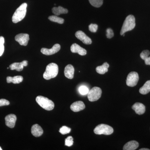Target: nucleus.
<instances>
[{
	"label": "nucleus",
	"instance_id": "obj_11",
	"mask_svg": "<svg viewBox=\"0 0 150 150\" xmlns=\"http://www.w3.org/2000/svg\"><path fill=\"white\" fill-rule=\"evenodd\" d=\"M17 120L16 115L11 114L7 115L5 117L6 124L8 127L13 128L15 126Z\"/></svg>",
	"mask_w": 150,
	"mask_h": 150
},
{
	"label": "nucleus",
	"instance_id": "obj_12",
	"mask_svg": "<svg viewBox=\"0 0 150 150\" xmlns=\"http://www.w3.org/2000/svg\"><path fill=\"white\" fill-rule=\"evenodd\" d=\"M71 51L73 53H78L81 56H85L87 54L86 50L76 43H74L72 45L71 47Z\"/></svg>",
	"mask_w": 150,
	"mask_h": 150
},
{
	"label": "nucleus",
	"instance_id": "obj_15",
	"mask_svg": "<svg viewBox=\"0 0 150 150\" xmlns=\"http://www.w3.org/2000/svg\"><path fill=\"white\" fill-rule=\"evenodd\" d=\"M133 109L138 115H142L146 111V107L144 104L140 103H136L132 106Z\"/></svg>",
	"mask_w": 150,
	"mask_h": 150
},
{
	"label": "nucleus",
	"instance_id": "obj_7",
	"mask_svg": "<svg viewBox=\"0 0 150 150\" xmlns=\"http://www.w3.org/2000/svg\"><path fill=\"white\" fill-rule=\"evenodd\" d=\"M139 80V76L136 72H131L129 74L126 79L127 85L130 87H134L138 83Z\"/></svg>",
	"mask_w": 150,
	"mask_h": 150
},
{
	"label": "nucleus",
	"instance_id": "obj_2",
	"mask_svg": "<svg viewBox=\"0 0 150 150\" xmlns=\"http://www.w3.org/2000/svg\"><path fill=\"white\" fill-rule=\"evenodd\" d=\"M59 73V67L55 63H51L46 67L43 77L46 80H50L56 77Z\"/></svg>",
	"mask_w": 150,
	"mask_h": 150
},
{
	"label": "nucleus",
	"instance_id": "obj_13",
	"mask_svg": "<svg viewBox=\"0 0 150 150\" xmlns=\"http://www.w3.org/2000/svg\"><path fill=\"white\" fill-rule=\"evenodd\" d=\"M70 108L74 112H79L84 109L85 108V105L82 101H76L71 105Z\"/></svg>",
	"mask_w": 150,
	"mask_h": 150
},
{
	"label": "nucleus",
	"instance_id": "obj_33",
	"mask_svg": "<svg viewBox=\"0 0 150 150\" xmlns=\"http://www.w3.org/2000/svg\"><path fill=\"white\" fill-rule=\"evenodd\" d=\"M145 64L147 65H150V56L147 57L144 59Z\"/></svg>",
	"mask_w": 150,
	"mask_h": 150
},
{
	"label": "nucleus",
	"instance_id": "obj_25",
	"mask_svg": "<svg viewBox=\"0 0 150 150\" xmlns=\"http://www.w3.org/2000/svg\"><path fill=\"white\" fill-rule=\"evenodd\" d=\"M89 91L88 88L85 86H82L79 88V92L82 95H86L88 94Z\"/></svg>",
	"mask_w": 150,
	"mask_h": 150
},
{
	"label": "nucleus",
	"instance_id": "obj_31",
	"mask_svg": "<svg viewBox=\"0 0 150 150\" xmlns=\"http://www.w3.org/2000/svg\"><path fill=\"white\" fill-rule=\"evenodd\" d=\"M114 36L113 30L110 28H108L106 30V36L108 38H111Z\"/></svg>",
	"mask_w": 150,
	"mask_h": 150
},
{
	"label": "nucleus",
	"instance_id": "obj_10",
	"mask_svg": "<svg viewBox=\"0 0 150 150\" xmlns=\"http://www.w3.org/2000/svg\"><path fill=\"white\" fill-rule=\"evenodd\" d=\"M61 49V46L59 44H56L53 46L51 49H48L46 48H42L41 49V53L47 56L53 55L59 52Z\"/></svg>",
	"mask_w": 150,
	"mask_h": 150
},
{
	"label": "nucleus",
	"instance_id": "obj_3",
	"mask_svg": "<svg viewBox=\"0 0 150 150\" xmlns=\"http://www.w3.org/2000/svg\"><path fill=\"white\" fill-rule=\"evenodd\" d=\"M136 26L135 18L133 15L128 16L123 22L120 34L123 35L126 32L132 30Z\"/></svg>",
	"mask_w": 150,
	"mask_h": 150
},
{
	"label": "nucleus",
	"instance_id": "obj_6",
	"mask_svg": "<svg viewBox=\"0 0 150 150\" xmlns=\"http://www.w3.org/2000/svg\"><path fill=\"white\" fill-rule=\"evenodd\" d=\"M102 94L101 89L98 87H94L89 91L88 93V98L91 102L96 101L100 98Z\"/></svg>",
	"mask_w": 150,
	"mask_h": 150
},
{
	"label": "nucleus",
	"instance_id": "obj_21",
	"mask_svg": "<svg viewBox=\"0 0 150 150\" xmlns=\"http://www.w3.org/2000/svg\"><path fill=\"white\" fill-rule=\"evenodd\" d=\"M52 13L56 16H59L61 14H66L68 13L67 9L64 8L62 6L55 7L52 9Z\"/></svg>",
	"mask_w": 150,
	"mask_h": 150
},
{
	"label": "nucleus",
	"instance_id": "obj_16",
	"mask_svg": "<svg viewBox=\"0 0 150 150\" xmlns=\"http://www.w3.org/2000/svg\"><path fill=\"white\" fill-rule=\"evenodd\" d=\"M31 132L32 135L36 137H40L43 133V129L38 124H35L32 126Z\"/></svg>",
	"mask_w": 150,
	"mask_h": 150
},
{
	"label": "nucleus",
	"instance_id": "obj_29",
	"mask_svg": "<svg viewBox=\"0 0 150 150\" xmlns=\"http://www.w3.org/2000/svg\"><path fill=\"white\" fill-rule=\"evenodd\" d=\"M149 55L150 52L149 50H144L140 54V57L144 60L146 58L149 56Z\"/></svg>",
	"mask_w": 150,
	"mask_h": 150
},
{
	"label": "nucleus",
	"instance_id": "obj_23",
	"mask_svg": "<svg viewBox=\"0 0 150 150\" xmlns=\"http://www.w3.org/2000/svg\"><path fill=\"white\" fill-rule=\"evenodd\" d=\"M48 19L51 21L57 23L59 24H63L64 21V19L59 17L56 15L51 16L48 17Z\"/></svg>",
	"mask_w": 150,
	"mask_h": 150
},
{
	"label": "nucleus",
	"instance_id": "obj_35",
	"mask_svg": "<svg viewBox=\"0 0 150 150\" xmlns=\"http://www.w3.org/2000/svg\"><path fill=\"white\" fill-rule=\"evenodd\" d=\"M2 150V149H1V148L0 147V150Z\"/></svg>",
	"mask_w": 150,
	"mask_h": 150
},
{
	"label": "nucleus",
	"instance_id": "obj_1",
	"mask_svg": "<svg viewBox=\"0 0 150 150\" xmlns=\"http://www.w3.org/2000/svg\"><path fill=\"white\" fill-rule=\"evenodd\" d=\"M27 4L23 3L17 9L12 16V21L16 23L24 18L27 12Z\"/></svg>",
	"mask_w": 150,
	"mask_h": 150
},
{
	"label": "nucleus",
	"instance_id": "obj_34",
	"mask_svg": "<svg viewBox=\"0 0 150 150\" xmlns=\"http://www.w3.org/2000/svg\"><path fill=\"white\" fill-rule=\"evenodd\" d=\"M139 150H150L149 149H146V148H142L140 149Z\"/></svg>",
	"mask_w": 150,
	"mask_h": 150
},
{
	"label": "nucleus",
	"instance_id": "obj_8",
	"mask_svg": "<svg viewBox=\"0 0 150 150\" xmlns=\"http://www.w3.org/2000/svg\"><path fill=\"white\" fill-rule=\"evenodd\" d=\"M15 39L21 46H26L29 40V35L26 33H20L17 35Z\"/></svg>",
	"mask_w": 150,
	"mask_h": 150
},
{
	"label": "nucleus",
	"instance_id": "obj_4",
	"mask_svg": "<svg viewBox=\"0 0 150 150\" xmlns=\"http://www.w3.org/2000/svg\"><path fill=\"white\" fill-rule=\"evenodd\" d=\"M35 100L38 104L45 110H51L54 108V103L47 98L39 96L36 98Z\"/></svg>",
	"mask_w": 150,
	"mask_h": 150
},
{
	"label": "nucleus",
	"instance_id": "obj_9",
	"mask_svg": "<svg viewBox=\"0 0 150 150\" xmlns=\"http://www.w3.org/2000/svg\"><path fill=\"white\" fill-rule=\"evenodd\" d=\"M75 35L78 39L81 40L84 44L87 45L91 44V39L82 31L79 30L77 31L75 33Z\"/></svg>",
	"mask_w": 150,
	"mask_h": 150
},
{
	"label": "nucleus",
	"instance_id": "obj_22",
	"mask_svg": "<svg viewBox=\"0 0 150 150\" xmlns=\"http://www.w3.org/2000/svg\"><path fill=\"white\" fill-rule=\"evenodd\" d=\"M150 92V80L147 81L144 85L140 88L139 92L143 95L147 94Z\"/></svg>",
	"mask_w": 150,
	"mask_h": 150
},
{
	"label": "nucleus",
	"instance_id": "obj_30",
	"mask_svg": "<svg viewBox=\"0 0 150 150\" xmlns=\"http://www.w3.org/2000/svg\"><path fill=\"white\" fill-rule=\"evenodd\" d=\"M88 27L90 31L91 32L96 33L97 30L98 26L96 24H91L89 25Z\"/></svg>",
	"mask_w": 150,
	"mask_h": 150
},
{
	"label": "nucleus",
	"instance_id": "obj_27",
	"mask_svg": "<svg viewBox=\"0 0 150 150\" xmlns=\"http://www.w3.org/2000/svg\"><path fill=\"white\" fill-rule=\"evenodd\" d=\"M71 129L69 127L66 126H62V128H60L59 130V132L62 135H65L69 134L71 132Z\"/></svg>",
	"mask_w": 150,
	"mask_h": 150
},
{
	"label": "nucleus",
	"instance_id": "obj_19",
	"mask_svg": "<svg viewBox=\"0 0 150 150\" xmlns=\"http://www.w3.org/2000/svg\"><path fill=\"white\" fill-rule=\"evenodd\" d=\"M7 82L8 83H12L14 84H18L22 82L23 81V77L22 76H8L6 78Z\"/></svg>",
	"mask_w": 150,
	"mask_h": 150
},
{
	"label": "nucleus",
	"instance_id": "obj_17",
	"mask_svg": "<svg viewBox=\"0 0 150 150\" xmlns=\"http://www.w3.org/2000/svg\"><path fill=\"white\" fill-rule=\"evenodd\" d=\"M74 73V69L72 65L69 64L65 67L64 70V75L68 79H73Z\"/></svg>",
	"mask_w": 150,
	"mask_h": 150
},
{
	"label": "nucleus",
	"instance_id": "obj_20",
	"mask_svg": "<svg viewBox=\"0 0 150 150\" xmlns=\"http://www.w3.org/2000/svg\"><path fill=\"white\" fill-rule=\"evenodd\" d=\"M109 67V65L107 62H105L102 66H98L96 67V72L100 74H104L105 73L107 72Z\"/></svg>",
	"mask_w": 150,
	"mask_h": 150
},
{
	"label": "nucleus",
	"instance_id": "obj_26",
	"mask_svg": "<svg viewBox=\"0 0 150 150\" xmlns=\"http://www.w3.org/2000/svg\"><path fill=\"white\" fill-rule=\"evenodd\" d=\"M4 38L3 36L0 37V56H2L4 51Z\"/></svg>",
	"mask_w": 150,
	"mask_h": 150
},
{
	"label": "nucleus",
	"instance_id": "obj_28",
	"mask_svg": "<svg viewBox=\"0 0 150 150\" xmlns=\"http://www.w3.org/2000/svg\"><path fill=\"white\" fill-rule=\"evenodd\" d=\"M74 144L73 138L71 136L67 137L65 139V145L67 146L70 147L72 146Z\"/></svg>",
	"mask_w": 150,
	"mask_h": 150
},
{
	"label": "nucleus",
	"instance_id": "obj_14",
	"mask_svg": "<svg viewBox=\"0 0 150 150\" xmlns=\"http://www.w3.org/2000/svg\"><path fill=\"white\" fill-rule=\"evenodd\" d=\"M28 65V61H23L21 63H14L10 65L11 70H16L18 71H21L23 69V67Z\"/></svg>",
	"mask_w": 150,
	"mask_h": 150
},
{
	"label": "nucleus",
	"instance_id": "obj_32",
	"mask_svg": "<svg viewBox=\"0 0 150 150\" xmlns=\"http://www.w3.org/2000/svg\"><path fill=\"white\" fill-rule=\"evenodd\" d=\"M10 104V102L8 100L5 99H0V106L8 105Z\"/></svg>",
	"mask_w": 150,
	"mask_h": 150
},
{
	"label": "nucleus",
	"instance_id": "obj_5",
	"mask_svg": "<svg viewBox=\"0 0 150 150\" xmlns=\"http://www.w3.org/2000/svg\"><path fill=\"white\" fill-rule=\"evenodd\" d=\"M95 134L97 135L104 134L109 135L112 134L113 132V129L112 127L106 124H99L96 127L94 130Z\"/></svg>",
	"mask_w": 150,
	"mask_h": 150
},
{
	"label": "nucleus",
	"instance_id": "obj_24",
	"mask_svg": "<svg viewBox=\"0 0 150 150\" xmlns=\"http://www.w3.org/2000/svg\"><path fill=\"white\" fill-rule=\"evenodd\" d=\"M91 4L95 7L99 8L103 4V0H89Z\"/></svg>",
	"mask_w": 150,
	"mask_h": 150
},
{
	"label": "nucleus",
	"instance_id": "obj_18",
	"mask_svg": "<svg viewBox=\"0 0 150 150\" xmlns=\"http://www.w3.org/2000/svg\"><path fill=\"white\" fill-rule=\"evenodd\" d=\"M139 144L135 141H131L126 143L123 147L124 150H135L139 147Z\"/></svg>",
	"mask_w": 150,
	"mask_h": 150
}]
</instances>
